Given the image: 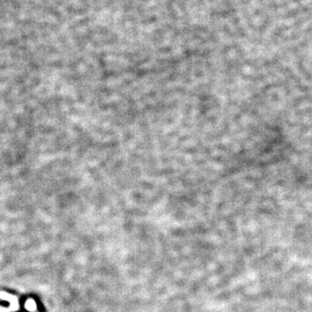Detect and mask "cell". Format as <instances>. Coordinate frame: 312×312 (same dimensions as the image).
Returning a JSON list of instances; mask_svg holds the SVG:
<instances>
[{"instance_id":"3","label":"cell","mask_w":312,"mask_h":312,"mask_svg":"<svg viewBox=\"0 0 312 312\" xmlns=\"http://www.w3.org/2000/svg\"><path fill=\"white\" fill-rule=\"evenodd\" d=\"M9 311V309H5V308H3V307H0V312H8Z\"/></svg>"},{"instance_id":"1","label":"cell","mask_w":312,"mask_h":312,"mask_svg":"<svg viewBox=\"0 0 312 312\" xmlns=\"http://www.w3.org/2000/svg\"><path fill=\"white\" fill-rule=\"evenodd\" d=\"M0 297L3 300L9 301L10 302V308L9 311H15L18 309V301L17 298L10 294L5 293V292H0Z\"/></svg>"},{"instance_id":"2","label":"cell","mask_w":312,"mask_h":312,"mask_svg":"<svg viewBox=\"0 0 312 312\" xmlns=\"http://www.w3.org/2000/svg\"><path fill=\"white\" fill-rule=\"evenodd\" d=\"M25 309L30 311H34L37 310V304L34 300L32 299H29L26 303H25Z\"/></svg>"}]
</instances>
